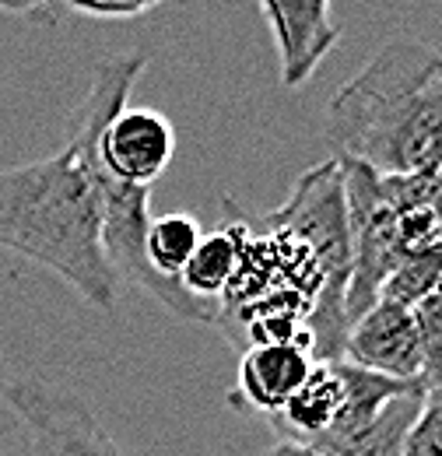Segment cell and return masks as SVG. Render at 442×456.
<instances>
[{
	"label": "cell",
	"instance_id": "ac0fdd59",
	"mask_svg": "<svg viewBox=\"0 0 442 456\" xmlns=\"http://www.w3.org/2000/svg\"><path fill=\"white\" fill-rule=\"evenodd\" d=\"M257 456H320V453H316V450H309V446H299V443H284V439H277L274 446L260 450Z\"/></svg>",
	"mask_w": 442,
	"mask_h": 456
},
{
	"label": "cell",
	"instance_id": "30bf717a",
	"mask_svg": "<svg viewBox=\"0 0 442 456\" xmlns=\"http://www.w3.org/2000/svg\"><path fill=\"white\" fill-rule=\"evenodd\" d=\"M313 354L295 344H257L239 354L232 407L274 418L313 372Z\"/></svg>",
	"mask_w": 442,
	"mask_h": 456
},
{
	"label": "cell",
	"instance_id": "9a60e30c",
	"mask_svg": "<svg viewBox=\"0 0 442 456\" xmlns=\"http://www.w3.org/2000/svg\"><path fill=\"white\" fill-rule=\"evenodd\" d=\"M411 313H414V327H418L422 354H425L422 383L429 390V387L442 383V288H436L429 298H422Z\"/></svg>",
	"mask_w": 442,
	"mask_h": 456
},
{
	"label": "cell",
	"instance_id": "7a4b0ae2",
	"mask_svg": "<svg viewBox=\"0 0 442 456\" xmlns=\"http://www.w3.org/2000/svg\"><path fill=\"white\" fill-rule=\"evenodd\" d=\"M337 159L376 175H436L442 169V53L393 39L327 102Z\"/></svg>",
	"mask_w": 442,
	"mask_h": 456
},
{
	"label": "cell",
	"instance_id": "8992f818",
	"mask_svg": "<svg viewBox=\"0 0 442 456\" xmlns=\"http://www.w3.org/2000/svg\"><path fill=\"white\" fill-rule=\"evenodd\" d=\"M32 456H127L99 414L78 397L43 379H11L0 387Z\"/></svg>",
	"mask_w": 442,
	"mask_h": 456
},
{
	"label": "cell",
	"instance_id": "9c48e42d",
	"mask_svg": "<svg viewBox=\"0 0 442 456\" xmlns=\"http://www.w3.org/2000/svg\"><path fill=\"white\" fill-rule=\"evenodd\" d=\"M260 14L277 43L284 88H302L313 77V70L323 63V57L340 43V25L333 21L331 4L323 0H306V4L264 0Z\"/></svg>",
	"mask_w": 442,
	"mask_h": 456
},
{
	"label": "cell",
	"instance_id": "2e32d148",
	"mask_svg": "<svg viewBox=\"0 0 442 456\" xmlns=\"http://www.w3.org/2000/svg\"><path fill=\"white\" fill-rule=\"evenodd\" d=\"M404 456H442V383L425 390L404 443Z\"/></svg>",
	"mask_w": 442,
	"mask_h": 456
},
{
	"label": "cell",
	"instance_id": "277c9868",
	"mask_svg": "<svg viewBox=\"0 0 442 456\" xmlns=\"http://www.w3.org/2000/svg\"><path fill=\"white\" fill-rule=\"evenodd\" d=\"M337 372L344 383V407L309 450L320 456H404L425 387L365 372L344 358H337Z\"/></svg>",
	"mask_w": 442,
	"mask_h": 456
},
{
	"label": "cell",
	"instance_id": "3957f363",
	"mask_svg": "<svg viewBox=\"0 0 442 456\" xmlns=\"http://www.w3.org/2000/svg\"><path fill=\"white\" fill-rule=\"evenodd\" d=\"M264 225L295 235L316 256L320 274H323V295L309 320L313 362H337L344 354V338H348L344 295H348V278H351V232H348L340 162L331 159L302 172L288 200L264 218Z\"/></svg>",
	"mask_w": 442,
	"mask_h": 456
},
{
	"label": "cell",
	"instance_id": "d6986e66",
	"mask_svg": "<svg viewBox=\"0 0 442 456\" xmlns=\"http://www.w3.org/2000/svg\"><path fill=\"white\" fill-rule=\"evenodd\" d=\"M436 179H439V183H442V169H439V172H436Z\"/></svg>",
	"mask_w": 442,
	"mask_h": 456
},
{
	"label": "cell",
	"instance_id": "6da1fadb",
	"mask_svg": "<svg viewBox=\"0 0 442 456\" xmlns=\"http://www.w3.org/2000/svg\"><path fill=\"white\" fill-rule=\"evenodd\" d=\"M148 67V53H112L95 63L88 95L67 116L63 148L0 169V249H11L74 288L92 309H112L119 278L102 249L95 137Z\"/></svg>",
	"mask_w": 442,
	"mask_h": 456
},
{
	"label": "cell",
	"instance_id": "ffe728a7",
	"mask_svg": "<svg viewBox=\"0 0 442 456\" xmlns=\"http://www.w3.org/2000/svg\"><path fill=\"white\" fill-rule=\"evenodd\" d=\"M439 288H442V281H439Z\"/></svg>",
	"mask_w": 442,
	"mask_h": 456
},
{
	"label": "cell",
	"instance_id": "7c38bea8",
	"mask_svg": "<svg viewBox=\"0 0 442 456\" xmlns=\"http://www.w3.org/2000/svg\"><path fill=\"white\" fill-rule=\"evenodd\" d=\"M228 222L215 232H204L201 246L193 249L190 264L179 274V288L201 302H215L225 295V288L232 285L235 271H239V256H242V239L250 232V222L235 211L232 200H225Z\"/></svg>",
	"mask_w": 442,
	"mask_h": 456
},
{
	"label": "cell",
	"instance_id": "5b68a950",
	"mask_svg": "<svg viewBox=\"0 0 442 456\" xmlns=\"http://www.w3.org/2000/svg\"><path fill=\"white\" fill-rule=\"evenodd\" d=\"M340 162L344 172V200H348V232H351V278L344 295L348 327L380 302L389 271L404 256L397 215L383 197L380 175L358 162Z\"/></svg>",
	"mask_w": 442,
	"mask_h": 456
},
{
	"label": "cell",
	"instance_id": "8fae6325",
	"mask_svg": "<svg viewBox=\"0 0 442 456\" xmlns=\"http://www.w3.org/2000/svg\"><path fill=\"white\" fill-rule=\"evenodd\" d=\"M340 407H344V383H340L337 362H316L309 379L271 418V425L284 443L309 446L337 421Z\"/></svg>",
	"mask_w": 442,
	"mask_h": 456
},
{
	"label": "cell",
	"instance_id": "e0dca14e",
	"mask_svg": "<svg viewBox=\"0 0 442 456\" xmlns=\"http://www.w3.org/2000/svg\"><path fill=\"white\" fill-rule=\"evenodd\" d=\"M148 11H155V0H130V4H63V14H78V18H92V21H130V18H144Z\"/></svg>",
	"mask_w": 442,
	"mask_h": 456
},
{
	"label": "cell",
	"instance_id": "52a82bcc",
	"mask_svg": "<svg viewBox=\"0 0 442 456\" xmlns=\"http://www.w3.org/2000/svg\"><path fill=\"white\" fill-rule=\"evenodd\" d=\"M99 166L127 186L151 190L155 179L172 166L176 130L166 113L148 106H123L102 123L95 137Z\"/></svg>",
	"mask_w": 442,
	"mask_h": 456
},
{
	"label": "cell",
	"instance_id": "ba28073f",
	"mask_svg": "<svg viewBox=\"0 0 442 456\" xmlns=\"http://www.w3.org/2000/svg\"><path fill=\"white\" fill-rule=\"evenodd\" d=\"M344 362L400 379V383H422L425 372V354H422V338L414 327V313L380 298L369 313H362L344 338ZM425 387V383H422Z\"/></svg>",
	"mask_w": 442,
	"mask_h": 456
},
{
	"label": "cell",
	"instance_id": "5bb4252c",
	"mask_svg": "<svg viewBox=\"0 0 442 456\" xmlns=\"http://www.w3.org/2000/svg\"><path fill=\"white\" fill-rule=\"evenodd\" d=\"M439 281H442V246L414 249V253H404L397 260V267L389 271L380 298L397 302L404 309H414L422 298H429L439 288Z\"/></svg>",
	"mask_w": 442,
	"mask_h": 456
},
{
	"label": "cell",
	"instance_id": "4fadbf2b",
	"mask_svg": "<svg viewBox=\"0 0 442 456\" xmlns=\"http://www.w3.org/2000/svg\"><path fill=\"white\" fill-rule=\"evenodd\" d=\"M201 239H204V228H201V222L193 215H186V211H168V215L151 218L148 235H144L148 267L159 278L179 285V274L190 264V256L201 246Z\"/></svg>",
	"mask_w": 442,
	"mask_h": 456
}]
</instances>
